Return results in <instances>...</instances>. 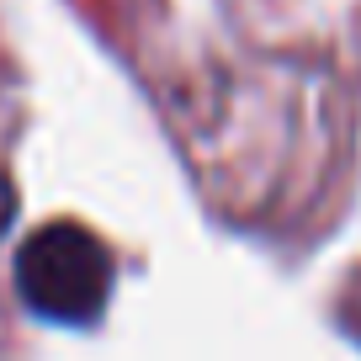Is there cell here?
<instances>
[{"instance_id": "7a4b0ae2", "label": "cell", "mask_w": 361, "mask_h": 361, "mask_svg": "<svg viewBox=\"0 0 361 361\" xmlns=\"http://www.w3.org/2000/svg\"><path fill=\"white\" fill-rule=\"evenodd\" d=\"M11 218H16V186L6 176H0V234L11 228Z\"/></svg>"}, {"instance_id": "6da1fadb", "label": "cell", "mask_w": 361, "mask_h": 361, "mask_svg": "<svg viewBox=\"0 0 361 361\" xmlns=\"http://www.w3.org/2000/svg\"><path fill=\"white\" fill-rule=\"evenodd\" d=\"M112 250L85 224H43L16 250V293L37 319L54 324H96L112 298Z\"/></svg>"}]
</instances>
